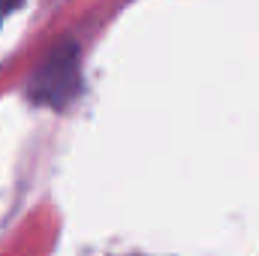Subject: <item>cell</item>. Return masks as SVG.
<instances>
[{"mask_svg":"<svg viewBox=\"0 0 259 256\" xmlns=\"http://www.w3.org/2000/svg\"><path fill=\"white\" fill-rule=\"evenodd\" d=\"M78 88H81V78H78V49L72 42H64L33 72V78L27 84V94L39 106L64 109V106H69L75 100Z\"/></svg>","mask_w":259,"mask_h":256,"instance_id":"obj_1","label":"cell"},{"mask_svg":"<svg viewBox=\"0 0 259 256\" xmlns=\"http://www.w3.org/2000/svg\"><path fill=\"white\" fill-rule=\"evenodd\" d=\"M21 6V0H0V21L12 12V9H18Z\"/></svg>","mask_w":259,"mask_h":256,"instance_id":"obj_2","label":"cell"}]
</instances>
